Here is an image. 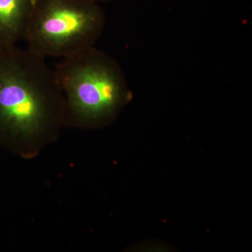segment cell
<instances>
[{"label": "cell", "mask_w": 252, "mask_h": 252, "mask_svg": "<svg viewBox=\"0 0 252 252\" xmlns=\"http://www.w3.org/2000/svg\"><path fill=\"white\" fill-rule=\"evenodd\" d=\"M105 16L93 0H36L24 39L28 49L46 57H70L93 47Z\"/></svg>", "instance_id": "obj_3"}, {"label": "cell", "mask_w": 252, "mask_h": 252, "mask_svg": "<svg viewBox=\"0 0 252 252\" xmlns=\"http://www.w3.org/2000/svg\"><path fill=\"white\" fill-rule=\"evenodd\" d=\"M93 1H95V2L98 3L99 1H108L110 0H93Z\"/></svg>", "instance_id": "obj_5"}, {"label": "cell", "mask_w": 252, "mask_h": 252, "mask_svg": "<svg viewBox=\"0 0 252 252\" xmlns=\"http://www.w3.org/2000/svg\"><path fill=\"white\" fill-rule=\"evenodd\" d=\"M36 0H0V50L17 46L25 33Z\"/></svg>", "instance_id": "obj_4"}, {"label": "cell", "mask_w": 252, "mask_h": 252, "mask_svg": "<svg viewBox=\"0 0 252 252\" xmlns=\"http://www.w3.org/2000/svg\"><path fill=\"white\" fill-rule=\"evenodd\" d=\"M64 96L45 59L18 46L0 50V145L34 154L64 125Z\"/></svg>", "instance_id": "obj_1"}, {"label": "cell", "mask_w": 252, "mask_h": 252, "mask_svg": "<svg viewBox=\"0 0 252 252\" xmlns=\"http://www.w3.org/2000/svg\"><path fill=\"white\" fill-rule=\"evenodd\" d=\"M54 70L64 96V125H108L132 97L119 63L94 46L63 59Z\"/></svg>", "instance_id": "obj_2"}]
</instances>
